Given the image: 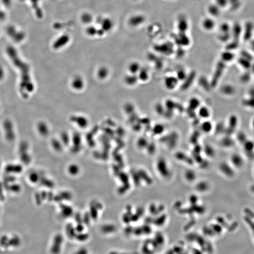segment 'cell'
I'll list each match as a JSON object with an SVG mask.
<instances>
[{
	"label": "cell",
	"mask_w": 254,
	"mask_h": 254,
	"mask_svg": "<svg viewBox=\"0 0 254 254\" xmlns=\"http://www.w3.org/2000/svg\"><path fill=\"white\" fill-rule=\"evenodd\" d=\"M98 20L102 30L105 32H109L112 30L113 27V24L111 19L109 18H104Z\"/></svg>",
	"instance_id": "1"
},
{
	"label": "cell",
	"mask_w": 254,
	"mask_h": 254,
	"mask_svg": "<svg viewBox=\"0 0 254 254\" xmlns=\"http://www.w3.org/2000/svg\"><path fill=\"white\" fill-rule=\"evenodd\" d=\"M62 242L63 240L62 237L57 236L55 237L52 246L51 247V252L52 254H59L60 253Z\"/></svg>",
	"instance_id": "2"
},
{
	"label": "cell",
	"mask_w": 254,
	"mask_h": 254,
	"mask_svg": "<svg viewBox=\"0 0 254 254\" xmlns=\"http://www.w3.org/2000/svg\"><path fill=\"white\" fill-rule=\"evenodd\" d=\"M86 33L90 36H101L105 33L101 28H98L95 26H90L86 29Z\"/></svg>",
	"instance_id": "3"
},
{
	"label": "cell",
	"mask_w": 254,
	"mask_h": 254,
	"mask_svg": "<svg viewBox=\"0 0 254 254\" xmlns=\"http://www.w3.org/2000/svg\"><path fill=\"white\" fill-rule=\"evenodd\" d=\"M244 151L248 155L253 154L254 150V142L250 140H247L243 144Z\"/></svg>",
	"instance_id": "4"
},
{
	"label": "cell",
	"mask_w": 254,
	"mask_h": 254,
	"mask_svg": "<svg viewBox=\"0 0 254 254\" xmlns=\"http://www.w3.org/2000/svg\"><path fill=\"white\" fill-rule=\"evenodd\" d=\"M232 162L236 168H242L244 165V160L242 157L238 154H235L232 156Z\"/></svg>",
	"instance_id": "5"
},
{
	"label": "cell",
	"mask_w": 254,
	"mask_h": 254,
	"mask_svg": "<svg viewBox=\"0 0 254 254\" xmlns=\"http://www.w3.org/2000/svg\"><path fill=\"white\" fill-rule=\"evenodd\" d=\"M177 78L176 79L173 77H168L165 80V86L169 89H173L177 85Z\"/></svg>",
	"instance_id": "6"
},
{
	"label": "cell",
	"mask_w": 254,
	"mask_h": 254,
	"mask_svg": "<svg viewBox=\"0 0 254 254\" xmlns=\"http://www.w3.org/2000/svg\"><path fill=\"white\" fill-rule=\"evenodd\" d=\"M199 114L201 118H208L210 115V112L208 108L205 107H202L199 110Z\"/></svg>",
	"instance_id": "7"
},
{
	"label": "cell",
	"mask_w": 254,
	"mask_h": 254,
	"mask_svg": "<svg viewBox=\"0 0 254 254\" xmlns=\"http://www.w3.org/2000/svg\"><path fill=\"white\" fill-rule=\"evenodd\" d=\"M69 40V36L67 35H64L61 36L58 39V41L56 43V45L58 46H63V45L66 44Z\"/></svg>",
	"instance_id": "8"
},
{
	"label": "cell",
	"mask_w": 254,
	"mask_h": 254,
	"mask_svg": "<svg viewBox=\"0 0 254 254\" xmlns=\"http://www.w3.org/2000/svg\"><path fill=\"white\" fill-rule=\"evenodd\" d=\"M82 22L85 24H89L92 21V17L89 13H84L81 17Z\"/></svg>",
	"instance_id": "9"
},
{
	"label": "cell",
	"mask_w": 254,
	"mask_h": 254,
	"mask_svg": "<svg viewBox=\"0 0 254 254\" xmlns=\"http://www.w3.org/2000/svg\"><path fill=\"white\" fill-rule=\"evenodd\" d=\"M238 139L240 143L243 144V143L247 140L246 136L244 133L241 132L238 135Z\"/></svg>",
	"instance_id": "10"
},
{
	"label": "cell",
	"mask_w": 254,
	"mask_h": 254,
	"mask_svg": "<svg viewBox=\"0 0 254 254\" xmlns=\"http://www.w3.org/2000/svg\"><path fill=\"white\" fill-rule=\"evenodd\" d=\"M199 102L197 99L193 98L190 101V105L192 108H196L198 107Z\"/></svg>",
	"instance_id": "11"
},
{
	"label": "cell",
	"mask_w": 254,
	"mask_h": 254,
	"mask_svg": "<svg viewBox=\"0 0 254 254\" xmlns=\"http://www.w3.org/2000/svg\"><path fill=\"white\" fill-rule=\"evenodd\" d=\"M250 99L245 100L244 102V105H247L248 107H251V108H254V99L253 100V102L252 101V98H251Z\"/></svg>",
	"instance_id": "12"
},
{
	"label": "cell",
	"mask_w": 254,
	"mask_h": 254,
	"mask_svg": "<svg viewBox=\"0 0 254 254\" xmlns=\"http://www.w3.org/2000/svg\"><path fill=\"white\" fill-rule=\"evenodd\" d=\"M253 129H254V121H253Z\"/></svg>",
	"instance_id": "13"
}]
</instances>
